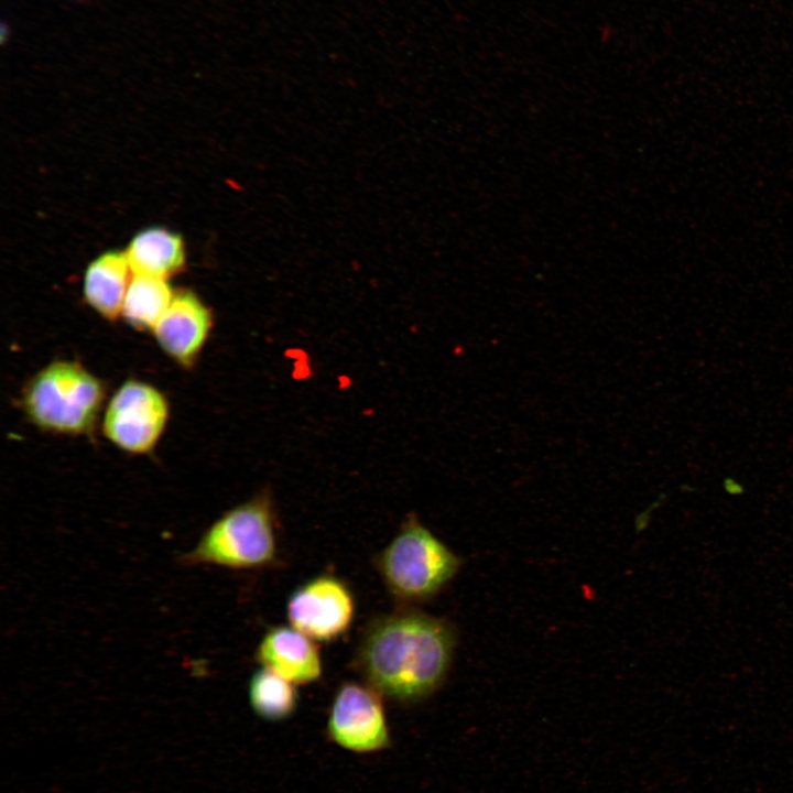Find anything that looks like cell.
Returning <instances> with one entry per match:
<instances>
[{"label":"cell","instance_id":"obj_1","mask_svg":"<svg viewBox=\"0 0 793 793\" xmlns=\"http://www.w3.org/2000/svg\"><path fill=\"white\" fill-rule=\"evenodd\" d=\"M455 637L443 619L413 608L372 618L355 653L365 683L400 704L433 694L449 670Z\"/></svg>","mask_w":793,"mask_h":793},{"label":"cell","instance_id":"obj_2","mask_svg":"<svg viewBox=\"0 0 793 793\" xmlns=\"http://www.w3.org/2000/svg\"><path fill=\"white\" fill-rule=\"evenodd\" d=\"M278 522L272 497L263 491L229 509L178 557L183 566L261 569L278 558Z\"/></svg>","mask_w":793,"mask_h":793},{"label":"cell","instance_id":"obj_3","mask_svg":"<svg viewBox=\"0 0 793 793\" xmlns=\"http://www.w3.org/2000/svg\"><path fill=\"white\" fill-rule=\"evenodd\" d=\"M105 397L104 383L80 363L56 360L28 382L22 405L44 432L83 435L94 430Z\"/></svg>","mask_w":793,"mask_h":793},{"label":"cell","instance_id":"obj_4","mask_svg":"<svg viewBox=\"0 0 793 793\" xmlns=\"http://www.w3.org/2000/svg\"><path fill=\"white\" fill-rule=\"evenodd\" d=\"M459 558L411 514L377 556L379 575L397 600L413 605L436 595L457 573Z\"/></svg>","mask_w":793,"mask_h":793},{"label":"cell","instance_id":"obj_5","mask_svg":"<svg viewBox=\"0 0 793 793\" xmlns=\"http://www.w3.org/2000/svg\"><path fill=\"white\" fill-rule=\"evenodd\" d=\"M170 405L154 385L139 380L123 382L107 403L102 432L119 449L150 453L165 431Z\"/></svg>","mask_w":793,"mask_h":793},{"label":"cell","instance_id":"obj_6","mask_svg":"<svg viewBox=\"0 0 793 793\" xmlns=\"http://www.w3.org/2000/svg\"><path fill=\"white\" fill-rule=\"evenodd\" d=\"M326 730L332 741L357 753L377 752L391 742L382 696L366 683L345 682L338 687Z\"/></svg>","mask_w":793,"mask_h":793},{"label":"cell","instance_id":"obj_7","mask_svg":"<svg viewBox=\"0 0 793 793\" xmlns=\"http://www.w3.org/2000/svg\"><path fill=\"white\" fill-rule=\"evenodd\" d=\"M286 618L293 628L317 642L345 634L355 616V598L341 579L324 574L313 577L290 595Z\"/></svg>","mask_w":793,"mask_h":793},{"label":"cell","instance_id":"obj_8","mask_svg":"<svg viewBox=\"0 0 793 793\" xmlns=\"http://www.w3.org/2000/svg\"><path fill=\"white\" fill-rule=\"evenodd\" d=\"M211 328L210 309L193 292L182 291L174 295L152 334L173 361L189 369L197 361Z\"/></svg>","mask_w":793,"mask_h":793},{"label":"cell","instance_id":"obj_9","mask_svg":"<svg viewBox=\"0 0 793 793\" xmlns=\"http://www.w3.org/2000/svg\"><path fill=\"white\" fill-rule=\"evenodd\" d=\"M313 639L292 626H274L262 636L256 660L295 685L318 681L323 673L319 650Z\"/></svg>","mask_w":793,"mask_h":793},{"label":"cell","instance_id":"obj_10","mask_svg":"<svg viewBox=\"0 0 793 793\" xmlns=\"http://www.w3.org/2000/svg\"><path fill=\"white\" fill-rule=\"evenodd\" d=\"M132 276L126 252L110 251L98 257L84 276L86 302L105 319H118Z\"/></svg>","mask_w":793,"mask_h":793},{"label":"cell","instance_id":"obj_11","mask_svg":"<svg viewBox=\"0 0 793 793\" xmlns=\"http://www.w3.org/2000/svg\"><path fill=\"white\" fill-rule=\"evenodd\" d=\"M126 256L133 274L165 280L182 269L185 259L182 239L162 228L138 233Z\"/></svg>","mask_w":793,"mask_h":793},{"label":"cell","instance_id":"obj_12","mask_svg":"<svg viewBox=\"0 0 793 793\" xmlns=\"http://www.w3.org/2000/svg\"><path fill=\"white\" fill-rule=\"evenodd\" d=\"M174 295L165 279L133 274L126 293L121 316L132 327L152 332L169 308Z\"/></svg>","mask_w":793,"mask_h":793},{"label":"cell","instance_id":"obj_13","mask_svg":"<svg viewBox=\"0 0 793 793\" xmlns=\"http://www.w3.org/2000/svg\"><path fill=\"white\" fill-rule=\"evenodd\" d=\"M248 697L254 714L269 721L290 718L298 704L296 685L262 666L250 677Z\"/></svg>","mask_w":793,"mask_h":793}]
</instances>
